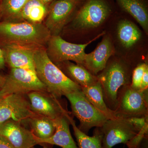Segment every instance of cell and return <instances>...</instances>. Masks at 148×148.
I'll return each mask as SVG.
<instances>
[{
  "label": "cell",
  "mask_w": 148,
  "mask_h": 148,
  "mask_svg": "<svg viewBox=\"0 0 148 148\" xmlns=\"http://www.w3.org/2000/svg\"><path fill=\"white\" fill-rule=\"evenodd\" d=\"M51 35L45 25L27 21H0V41L32 48L43 47Z\"/></svg>",
  "instance_id": "1"
},
{
  "label": "cell",
  "mask_w": 148,
  "mask_h": 148,
  "mask_svg": "<svg viewBox=\"0 0 148 148\" xmlns=\"http://www.w3.org/2000/svg\"><path fill=\"white\" fill-rule=\"evenodd\" d=\"M34 58L37 77L51 95L58 99L70 92L81 90L79 85L69 78L50 60L44 47L35 49Z\"/></svg>",
  "instance_id": "2"
},
{
  "label": "cell",
  "mask_w": 148,
  "mask_h": 148,
  "mask_svg": "<svg viewBox=\"0 0 148 148\" xmlns=\"http://www.w3.org/2000/svg\"><path fill=\"white\" fill-rule=\"evenodd\" d=\"M103 71L97 77L103 88L104 101L108 108L114 111L117 106L120 89L128 85L129 72L124 64L117 61L106 66Z\"/></svg>",
  "instance_id": "3"
},
{
  "label": "cell",
  "mask_w": 148,
  "mask_h": 148,
  "mask_svg": "<svg viewBox=\"0 0 148 148\" xmlns=\"http://www.w3.org/2000/svg\"><path fill=\"white\" fill-rule=\"evenodd\" d=\"M65 96L71 103L73 114L79 121L78 127L85 134L92 127H101L110 119L88 101L82 90L70 92Z\"/></svg>",
  "instance_id": "4"
},
{
  "label": "cell",
  "mask_w": 148,
  "mask_h": 148,
  "mask_svg": "<svg viewBox=\"0 0 148 148\" xmlns=\"http://www.w3.org/2000/svg\"><path fill=\"white\" fill-rule=\"evenodd\" d=\"M148 90H137L127 86L118 97V104L114 111L116 118H130L147 116Z\"/></svg>",
  "instance_id": "5"
},
{
  "label": "cell",
  "mask_w": 148,
  "mask_h": 148,
  "mask_svg": "<svg viewBox=\"0 0 148 148\" xmlns=\"http://www.w3.org/2000/svg\"><path fill=\"white\" fill-rule=\"evenodd\" d=\"M33 91H47L36 72L21 69H11L5 77L1 91L2 98L12 94H27Z\"/></svg>",
  "instance_id": "6"
},
{
  "label": "cell",
  "mask_w": 148,
  "mask_h": 148,
  "mask_svg": "<svg viewBox=\"0 0 148 148\" xmlns=\"http://www.w3.org/2000/svg\"><path fill=\"white\" fill-rule=\"evenodd\" d=\"M104 34V32L84 44H75L64 40L58 36H52L48 42L47 53L53 62L69 61L83 66L86 53L85 49L88 45Z\"/></svg>",
  "instance_id": "7"
},
{
  "label": "cell",
  "mask_w": 148,
  "mask_h": 148,
  "mask_svg": "<svg viewBox=\"0 0 148 148\" xmlns=\"http://www.w3.org/2000/svg\"><path fill=\"white\" fill-rule=\"evenodd\" d=\"M103 148H112L118 144H125L139 131L128 119L115 118L108 119L101 127Z\"/></svg>",
  "instance_id": "8"
},
{
  "label": "cell",
  "mask_w": 148,
  "mask_h": 148,
  "mask_svg": "<svg viewBox=\"0 0 148 148\" xmlns=\"http://www.w3.org/2000/svg\"><path fill=\"white\" fill-rule=\"evenodd\" d=\"M111 12L110 6L105 0H86L75 17L74 25L81 29L98 27Z\"/></svg>",
  "instance_id": "9"
},
{
  "label": "cell",
  "mask_w": 148,
  "mask_h": 148,
  "mask_svg": "<svg viewBox=\"0 0 148 148\" xmlns=\"http://www.w3.org/2000/svg\"><path fill=\"white\" fill-rule=\"evenodd\" d=\"M36 115L27 94H10L0 101V123L9 120L21 123Z\"/></svg>",
  "instance_id": "10"
},
{
  "label": "cell",
  "mask_w": 148,
  "mask_h": 148,
  "mask_svg": "<svg viewBox=\"0 0 148 148\" xmlns=\"http://www.w3.org/2000/svg\"><path fill=\"white\" fill-rule=\"evenodd\" d=\"M27 95L31 108L36 114L54 120L68 113L58 98L47 91H33Z\"/></svg>",
  "instance_id": "11"
},
{
  "label": "cell",
  "mask_w": 148,
  "mask_h": 148,
  "mask_svg": "<svg viewBox=\"0 0 148 148\" xmlns=\"http://www.w3.org/2000/svg\"><path fill=\"white\" fill-rule=\"evenodd\" d=\"M77 4L68 0L52 2L46 16L45 26L52 36H58Z\"/></svg>",
  "instance_id": "12"
},
{
  "label": "cell",
  "mask_w": 148,
  "mask_h": 148,
  "mask_svg": "<svg viewBox=\"0 0 148 148\" xmlns=\"http://www.w3.org/2000/svg\"><path fill=\"white\" fill-rule=\"evenodd\" d=\"M0 135L15 148H31L38 145L31 130L22 126L21 123L11 120L0 123Z\"/></svg>",
  "instance_id": "13"
},
{
  "label": "cell",
  "mask_w": 148,
  "mask_h": 148,
  "mask_svg": "<svg viewBox=\"0 0 148 148\" xmlns=\"http://www.w3.org/2000/svg\"><path fill=\"white\" fill-rule=\"evenodd\" d=\"M36 48L15 45H3L1 48L5 64L11 69H26L35 72L34 56Z\"/></svg>",
  "instance_id": "14"
},
{
  "label": "cell",
  "mask_w": 148,
  "mask_h": 148,
  "mask_svg": "<svg viewBox=\"0 0 148 148\" xmlns=\"http://www.w3.org/2000/svg\"><path fill=\"white\" fill-rule=\"evenodd\" d=\"M113 53L112 42L109 37H106L95 50L86 53L83 66L92 75H96L106 68L109 58Z\"/></svg>",
  "instance_id": "15"
},
{
  "label": "cell",
  "mask_w": 148,
  "mask_h": 148,
  "mask_svg": "<svg viewBox=\"0 0 148 148\" xmlns=\"http://www.w3.org/2000/svg\"><path fill=\"white\" fill-rule=\"evenodd\" d=\"M68 112L54 120L56 130L53 135L47 139H42L35 137L38 144L55 145L62 148H79L72 137L69 128Z\"/></svg>",
  "instance_id": "16"
},
{
  "label": "cell",
  "mask_w": 148,
  "mask_h": 148,
  "mask_svg": "<svg viewBox=\"0 0 148 148\" xmlns=\"http://www.w3.org/2000/svg\"><path fill=\"white\" fill-rule=\"evenodd\" d=\"M47 5L38 0H29L19 14L13 20L10 21L41 23L47 15L48 10Z\"/></svg>",
  "instance_id": "17"
},
{
  "label": "cell",
  "mask_w": 148,
  "mask_h": 148,
  "mask_svg": "<svg viewBox=\"0 0 148 148\" xmlns=\"http://www.w3.org/2000/svg\"><path fill=\"white\" fill-rule=\"evenodd\" d=\"M81 88L82 91L85 98L95 108L108 116L109 119L116 118L114 116V111L108 108L104 101L103 88L99 81L90 86Z\"/></svg>",
  "instance_id": "18"
},
{
  "label": "cell",
  "mask_w": 148,
  "mask_h": 148,
  "mask_svg": "<svg viewBox=\"0 0 148 148\" xmlns=\"http://www.w3.org/2000/svg\"><path fill=\"white\" fill-rule=\"evenodd\" d=\"M123 10L129 13L138 21L148 34V11L147 6L143 0H116Z\"/></svg>",
  "instance_id": "19"
},
{
  "label": "cell",
  "mask_w": 148,
  "mask_h": 148,
  "mask_svg": "<svg viewBox=\"0 0 148 148\" xmlns=\"http://www.w3.org/2000/svg\"><path fill=\"white\" fill-rule=\"evenodd\" d=\"M30 130L37 138L47 139L52 136L55 132L54 120L47 117L36 114L27 120Z\"/></svg>",
  "instance_id": "20"
},
{
  "label": "cell",
  "mask_w": 148,
  "mask_h": 148,
  "mask_svg": "<svg viewBox=\"0 0 148 148\" xmlns=\"http://www.w3.org/2000/svg\"><path fill=\"white\" fill-rule=\"evenodd\" d=\"M118 36L123 47L128 48L140 40L141 33L139 28L131 21H121L118 27Z\"/></svg>",
  "instance_id": "21"
},
{
  "label": "cell",
  "mask_w": 148,
  "mask_h": 148,
  "mask_svg": "<svg viewBox=\"0 0 148 148\" xmlns=\"http://www.w3.org/2000/svg\"><path fill=\"white\" fill-rule=\"evenodd\" d=\"M67 116L69 122L73 126L74 135L77 142L79 148H103V135L100 129L95 130L93 135L90 137L79 129L76 125L75 121L69 115V114Z\"/></svg>",
  "instance_id": "22"
},
{
  "label": "cell",
  "mask_w": 148,
  "mask_h": 148,
  "mask_svg": "<svg viewBox=\"0 0 148 148\" xmlns=\"http://www.w3.org/2000/svg\"><path fill=\"white\" fill-rule=\"evenodd\" d=\"M66 63V71L72 80L81 87H86L98 80L95 76L83 66L73 63Z\"/></svg>",
  "instance_id": "23"
},
{
  "label": "cell",
  "mask_w": 148,
  "mask_h": 148,
  "mask_svg": "<svg viewBox=\"0 0 148 148\" xmlns=\"http://www.w3.org/2000/svg\"><path fill=\"white\" fill-rule=\"evenodd\" d=\"M29 0H2L0 18L2 21H11L19 14Z\"/></svg>",
  "instance_id": "24"
},
{
  "label": "cell",
  "mask_w": 148,
  "mask_h": 148,
  "mask_svg": "<svg viewBox=\"0 0 148 148\" xmlns=\"http://www.w3.org/2000/svg\"><path fill=\"white\" fill-rule=\"evenodd\" d=\"M148 65L145 63L139 64L133 71L131 87L137 90L141 89V83L144 71Z\"/></svg>",
  "instance_id": "25"
},
{
  "label": "cell",
  "mask_w": 148,
  "mask_h": 148,
  "mask_svg": "<svg viewBox=\"0 0 148 148\" xmlns=\"http://www.w3.org/2000/svg\"><path fill=\"white\" fill-rule=\"evenodd\" d=\"M147 135L148 123H147L134 138L126 143V145L129 148H139L141 142L145 137L148 136Z\"/></svg>",
  "instance_id": "26"
},
{
  "label": "cell",
  "mask_w": 148,
  "mask_h": 148,
  "mask_svg": "<svg viewBox=\"0 0 148 148\" xmlns=\"http://www.w3.org/2000/svg\"><path fill=\"white\" fill-rule=\"evenodd\" d=\"M127 119L138 131L141 130L148 123L147 116L134 117Z\"/></svg>",
  "instance_id": "27"
},
{
  "label": "cell",
  "mask_w": 148,
  "mask_h": 148,
  "mask_svg": "<svg viewBox=\"0 0 148 148\" xmlns=\"http://www.w3.org/2000/svg\"><path fill=\"white\" fill-rule=\"evenodd\" d=\"M148 66L146 67L143 74L142 83H141V89L143 90H148Z\"/></svg>",
  "instance_id": "28"
},
{
  "label": "cell",
  "mask_w": 148,
  "mask_h": 148,
  "mask_svg": "<svg viewBox=\"0 0 148 148\" xmlns=\"http://www.w3.org/2000/svg\"><path fill=\"white\" fill-rule=\"evenodd\" d=\"M0 148H15L7 139L0 135Z\"/></svg>",
  "instance_id": "29"
},
{
  "label": "cell",
  "mask_w": 148,
  "mask_h": 148,
  "mask_svg": "<svg viewBox=\"0 0 148 148\" xmlns=\"http://www.w3.org/2000/svg\"><path fill=\"white\" fill-rule=\"evenodd\" d=\"M5 65V62L4 57L3 53L0 46V70L3 69Z\"/></svg>",
  "instance_id": "30"
},
{
  "label": "cell",
  "mask_w": 148,
  "mask_h": 148,
  "mask_svg": "<svg viewBox=\"0 0 148 148\" xmlns=\"http://www.w3.org/2000/svg\"><path fill=\"white\" fill-rule=\"evenodd\" d=\"M139 148H148V136L143 139L140 144Z\"/></svg>",
  "instance_id": "31"
},
{
  "label": "cell",
  "mask_w": 148,
  "mask_h": 148,
  "mask_svg": "<svg viewBox=\"0 0 148 148\" xmlns=\"http://www.w3.org/2000/svg\"><path fill=\"white\" fill-rule=\"evenodd\" d=\"M5 77H3L0 75V101L2 99L1 96V91L2 88L3 84L4 81Z\"/></svg>",
  "instance_id": "32"
},
{
  "label": "cell",
  "mask_w": 148,
  "mask_h": 148,
  "mask_svg": "<svg viewBox=\"0 0 148 148\" xmlns=\"http://www.w3.org/2000/svg\"><path fill=\"white\" fill-rule=\"evenodd\" d=\"M40 2H41L44 4L47 5L49 4L50 3H52L53 1V0H38Z\"/></svg>",
  "instance_id": "33"
},
{
  "label": "cell",
  "mask_w": 148,
  "mask_h": 148,
  "mask_svg": "<svg viewBox=\"0 0 148 148\" xmlns=\"http://www.w3.org/2000/svg\"><path fill=\"white\" fill-rule=\"evenodd\" d=\"M68 1H71L75 3H76L77 4L78 3H79L80 1H82V0H68Z\"/></svg>",
  "instance_id": "34"
},
{
  "label": "cell",
  "mask_w": 148,
  "mask_h": 148,
  "mask_svg": "<svg viewBox=\"0 0 148 148\" xmlns=\"http://www.w3.org/2000/svg\"><path fill=\"white\" fill-rule=\"evenodd\" d=\"M34 148V147H32V148ZM47 148L44 147V148Z\"/></svg>",
  "instance_id": "35"
},
{
  "label": "cell",
  "mask_w": 148,
  "mask_h": 148,
  "mask_svg": "<svg viewBox=\"0 0 148 148\" xmlns=\"http://www.w3.org/2000/svg\"><path fill=\"white\" fill-rule=\"evenodd\" d=\"M0 4H1V3H0Z\"/></svg>",
  "instance_id": "36"
}]
</instances>
